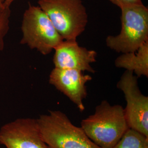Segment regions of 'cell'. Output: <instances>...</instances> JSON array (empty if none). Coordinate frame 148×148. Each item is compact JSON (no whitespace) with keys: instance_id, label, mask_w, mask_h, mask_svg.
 Segmentation results:
<instances>
[{"instance_id":"obj_7","label":"cell","mask_w":148,"mask_h":148,"mask_svg":"<svg viewBox=\"0 0 148 148\" xmlns=\"http://www.w3.org/2000/svg\"><path fill=\"white\" fill-rule=\"evenodd\" d=\"M0 144L6 148H49L44 142L37 119L18 118L0 128Z\"/></svg>"},{"instance_id":"obj_5","label":"cell","mask_w":148,"mask_h":148,"mask_svg":"<svg viewBox=\"0 0 148 148\" xmlns=\"http://www.w3.org/2000/svg\"><path fill=\"white\" fill-rule=\"evenodd\" d=\"M21 43L44 56L51 53L63 41L46 14L38 6L29 5L21 25Z\"/></svg>"},{"instance_id":"obj_14","label":"cell","mask_w":148,"mask_h":148,"mask_svg":"<svg viewBox=\"0 0 148 148\" xmlns=\"http://www.w3.org/2000/svg\"><path fill=\"white\" fill-rule=\"evenodd\" d=\"M15 0H4V6L5 8H10L11 5Z\"/></svg>"},{"instance_id":"obj_1","label":"cell","mask_w":148,"mask_h":148,"mask_svg":"<svg viewBox=\"0 0 148 148\" xmlns=\"http://www.w3.org/2000/svg\"><path fill=\"white\" fill-rule=\"evenodd\" d=\"M80 127L101 148H113L130 128L124 108L106 100L95 107L94 114L81 121Z\"/></svg>"},{"instance_id":"obj_3","label":"cell","mask_w":148,"mask_h":148,"mask_svg":"<svg viewBox=\"0 0 148 148\" xmlns=\"http://www.w3.org/2000/svg\"><path fill=\"white\" fill-rule=\"evenodd\" d=\"M121 11V29L106 38V46L117 53L135 52L148 41V8L142 3L126 5Z\"/></svg>"},{"instance_id":"obj_8","label":"cell","mask_w":148,"mask_h":148,"mask_svg":"<svg viewBox=\"0 0 148 148\" xmlns=\"http://www.w3.org/2000/svg\"><path fill=\"white\" fill-rule=\"evenodd\" d=\"M92 76L76 69L54 68L49 76V84L72 101L80 112L85 110L83 101L87 95L86 84Z\"/></svg>"},{"instance_id":"obj_13","label":"cell","mask_w":148,"mask_h":148,"mask_svg":"<svg viewBox=\"0 0 148 148\" xmlns=\"http://www.w3.org/2000/svg\"><path fill=\"white\" fill-rule=\"evenodd\" d=\"M111 3L120 8L126 5H137L142 3V0H109Z\"/></svg>"},{"instance_id":"obj_10","label":"cell","mask_w":148,"mask_h":148,"mask_svg":"<svg viewBox=\"0 0 148 148\" xmlns=\"http://www.w3.org/2000/svg\"><path fill=\"white\" fill-rule=\"evenodd\" d=\"M118 68L132 71L138 77H148V41L144 43L135 52L122 53L115 60Z\"/></svg>"},{"instance_id":"obj_16","label":"cell","mask_w":148,"mask_h":148,"mask_svg":"<svg viewBox=\"0 0 148 148\" xmlns=\"http://www.w3.org/2000/svg\"></svg>"},{"instance_id":"obj_4","label":"cell","mask_w":148,"mask_h":148,"mask_svg":"<svg viewBox=\"0 0 148 148\" xmlns=\"http://www.w3.org/2000/svg\"><path fill=\"white\" fill-rule=\"evenodd\" d=\"M37 3L64 40H76L85 31L88 16L82 0H37Z\"/></svg>"},{"instance_id":"obj_9","label":"cell","mask_w":148,"mask_h":148,"mask_svg":"<svg viewBox=\"0 0 148 148\" xmlns=\"http://www.w3.org/2000/svg\"><path fill=\"white\" fill-rule=\"evenodd\" d=\"M97 56L95 50L80 46L76 40H63L54 49L53 62L56 68L95 73L90 64L96 62Z\"/></svg>"},{"instance_id":"obj_11","label":"cell","mask_w":148,"mask_h":148,"mask_svg":"<svg viewBox=\"0 0 148 148\" xmlns=\"http://www.w3.org/2000/svg\"><path fill=\"white\" fill-rule=\"evenodd\" d=\"M112 148H148V137L129 128Z\"/></svg>"},{"instance_id":"obj_6","label":"cell","mask_w":148,"mask_h":148,"mask_svg":"<svg viewBox=\"0 0 148 148\" xmlns=\"http://www.w3.org/2000/svg\"><path fill=\"white\" fill-rule=\"evenodd\" d=\"M126 101L124 109L128 127L148 137V97L139 89L138 77L126 70L117 84Z\"/></svg>"},{"instance_id":"obj_12","label":"cell","mask_w":148,"mask_h":148,"mask_svg":"<svg viewBox=\"0 0 148 148\" xmlns=\"http://www.w3.org/2000/svg\"><path fill=\"white\" fill-rule=\"evenodd\" d=\"M10 8L0 10V51L5 48V39L10 28Z\"/></svg>"},{"instance_id":"obj_15","label":"cell","mask_w":148,"mask_h":148,"mask_svg":"<svg viewBox=\"0 0 148 148\" xmlns=\"http://www.w3.org/2000/svg\"><path fill=\"white\" fill-rule=\"evenodd\" d=\"M5 8L4 6V0H0V10H2Z\"/></svg>"},{"instance_id":"obj_2","label":"cell","mask_w":148,"mask_h":148,"mask_svg":"<svg viewBox=\"0 0 148 148\" xmlns=\"http://www.w3.org/2000/svg\"><path fill=\"white\" fill-rule=\"evenodd\" d=\"M37 121L41 137L49 148H101L61 111L49 110L48 114L40 115Z\"/></svg>"}]
</instances>
